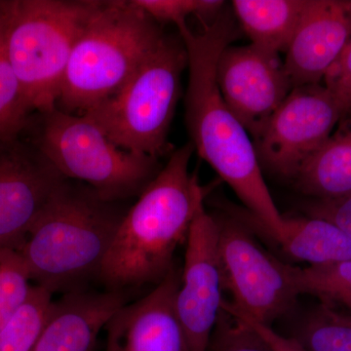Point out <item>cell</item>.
Segmentation results:
<instances>
[{
	"instance_id": "ffe728a7",
	"label": "cell",
	"mask_w": 351,
	"mask_h": 351,
	"mask_svg": "<svg viewBox=\"0 0 351 351\" xmlns=\"http://www.w3.org/2000/svg\"><path fill=\"white\" fill-rule=\"evenodd\" d=\"M288 270L299 295H314L351 311V261L304 267L288 265Z\"/></svg>"
},
{
	"instance_id": "277c9868",
	"label": "cell",
	"mask_w": 351,
	"mask_h": 351,
	"mask_svg": "<svg viewBox=\"0 0 351 351\" xmlns=\"http://www.w3.org/2000/svg\"><path fill=\"white\" fill-rule=\"evenodd\" d=\"M164 34L132 0L99 1L76 39L57 108L82 114L117 93Z\"/></svg>"
},
{
	"instance_id": "7402d4cb",
	"label": "cell",
	"mask_w": 351,
	"mask_h": 351,
	"mask_svg": "<svg viewBox=\"0 0 351 351\" xmlns=\"http://www.w3.org/2000/svg\"><path fill=\"white\" fill-rule=\"evenodd\" d=\"M53 293L34 285L19 311L0 331V351H32L52 302Z\"/></svg>"
},
{
	"instance_id": "4fadbf2b",
	"label": "cell",
	"mask_w": 351,
	"mask_h": 351,
	"mask_svg": "<svg viewBox=\"0 0 351 351\" xmlns=\"http://www.w3.org/2000/svg\"><path fill=\"white\" fill-rule=\"evenodd\" d=\"M181 276L173 267L152 292L122 306L106 327V351H191L176 311Z\"/></svg>"
},
{
	"instance_id": "7c38bea8",
	"label": "cell",
	"mask_w": 351,
	"mask_h": 351,
	"mask_svg": "<svg viewBox=\"0 0 351 351\" xmlns=\"http://www.w3.org/2000/svg\"><path fill=\"white\" fill-rule=\"evenodd\" d=\"M217 82L226 105L253 141L293 89L279 54L251 43L230 44L221 51Z\"/></svg>"
},
{
	"instance_id": "2e32d148",
	"label": "cell",
	"mask_w": 351,
	"mask_h": 351,
	"mask_svg": "<svg viewBox=\"0 0 351 351\" xmlns=\"http://www.w3.org/2000/svg\"><path fill=\"white\" fill-rule=\"evenodd\" d=\"M295 188L313 200H331L351 193V117L302 164Z\"/></svg>"
},
{
	"instance_id": "cb8c5ba5",
	"label": "cell",
	"mask_w": 351,
	"mask_h": 351,
	"mask_svg": "<svg viewBox=\"0 0 351 351\" xmlns=\"http://www.w3.org/2000/svg\"><path fill=\"white\" fill-rule=\"evenodd\" d=\"M157 23H173L178 29L188 27L191 16L211 21L223 10V1L218 0H132Z\"/></svg>"
},
{
	"instance_id": "9c48e42d",
	"label": "cell",
	"mask_w": 351,
	"mask_h": 351,
	"mask_svg": "<svg viewBox=\"0 0 351 351\" xmlns=\"http://www.w3.org/2000/svg\"><path fill=\"white\" fill-rule=\"evenodd\" d=\"M345 115L343 105L324 85L294 88L253 141L261 166L293 181Z\"/></svg>"
},
{
	"instance_id": "5bb4252c",
	"label": "cell",
	"mask_w": 351,
	"mask_h": 351,
	"mask_svg": "<svg viewBox=\"0 0 351 351\" xmlns=\"http://www.w3.org/2000/svg\"><path fill=\"white\" fill-rule=\"evenodd\" d=\"M350 40L351 0H309L283 61L293 89L321 84Z\"/></svg>"
},
{
	"instance_id": "8fae6325",
	"label": "cell",
	"mask_w": 351,
	"mask_h": 351,
	"mask_svg": "<svg viewBox=\"0 0 351 351\" xmlns=\"http://www.w3.org/2000/svg\"><path fill=\"white\" fill-rule=\"evenodd\" d=\"M217 219L201 208L186 242L176 311L189 350L208 351L223 306Z\"/></svg>"
},
{
	"instance_id": "5b68a950",
	"label": "cell",
	"mask_w": 351,
	"mask_h": 351,
	"mask_svg": "<svg viewBox=\"0 0 351 351\" xmlns=\"http://www.w3.org/2000/svg\"><path fill=\"white\" fill-rule=\"evenodd\" d=\"M96 0H5V47L34 113L57 107L76 39Z\"/></svg>"
},
{
	"instance_id": "4316f807",
	"label": "cell",
	"mask_w": 351,
	"mask_h": 351,
	"mask_svg": "<svg viewBox=\"0 0 351 351\" xmlns=\"http://www.w3.org/2000/svg\"><path fill=\"white\" fill-rule=\"evenodd\" d=\"M323 82L343 105L346 114L351 107V40L327 71Z\"/></svg>"
},
{
	"instance_id": "83f0119b",
	"label": "cell",
	"mask_w": 351,
	"mask_h": 351,
	"mask_svg": "<svg viewBox=\"0 0 351 351\" xmlns=\"http://www.w3.org/2000/svg\"><path fill=\"white\" fill-rule=\"evenodd\" d=\"M245 322L251 325L262 336V338L269 343L274 351H306L295 339L278 334L270 326L248 322V321H245Z\"/></svg>"
},
{
	"instance_id": "603a6c76",
	"label": "cell",
	"mask_w": 351,
	"mask_h": 351,
	"mask_svg": "<svg viewBox=\"0 0 351 351\" xmlns=\"http://www.w3.org/2000/svg\"><path fill=\"white\" fill-rule=\"evenodd\" d=\"M34 285L18 251L0 249V331L27 301Z\"/></svg>"
},
{
	"instance_id": "6da1fadb",
	"label": "cell",
	"mask_w": 351,
	"mask_h": 351,
	"mask_svg": "<svg viewBox=\"0 0 351 351\" xmlns=\"http://www.w3.org/2000/svg\"><path fill=\"white\" fill-rule=\"evenodd\" d=\"M179 34L188 54L186 121L191 144L250 211L251 223L274 241L282 230L283 216L263 179L250 135L226 105L217 82L219 55L237 36L234 21L221 10L204 23L202 31L193 32L188 25Z\"/></svg>"
},
{
	"instance_id": "3957f363",
	"label": "cell",
	"mask_w": 351,
	"mask_h": 351,
	"mask_svg": "<svg viewBox=\"0 0 351 351\" xmlns=\"http://www.w3.org/2000/svg\"><path fill=\"white\" fill-rule=\"evenodd\" d=\"M125 213L119 202L66 180L17 250L32 283L54 294L99 277Z\"/></svg>"
},
{
	"instance_id": "e0dca14e",
	"label": "cell",
	"mask_w": 351,
	"mask_h": 351,
	"mask_svg": "<svg viewBox=\"0 0 351 351\" xmlns=\"http://www.w3.org/2000/svg\"><path fill=\"white\" fill-rule=\"evenodd\" d=\"M309 0H234L233 14L251 44L269 52H286Z\"/></svg>"
},
{
	"instance_id": "9a60e30c",
	"label": "cell",
	"mask_w": 351,
	"mask_h": 351,
	"mask_svg": "<svg viewBox=\"0 0 351 351\" xmlns=\"http://www.w3.org/2000/svg\"><path fill=\"white\" fill-rule=\"evenodd\" d=\"M127 304L124 291H71L52 301L32 351H91L99 332Z\"/></svg>"
},
{
	"instance_id": "ac0fdd59",
	"label": "cell",
	"mask_w": 351,
	"mask_h": 351,
	"mask_svg": "<svg viewBox=\"0 0 351 351\" xmlns=\"http://www.w3.org/2000/svg\"><path fill=\"white\" fill-rule=\"evenodd\" d=\"M276 242L289 257L308 265L351 261V239L330 221L313 217L288 218Z\"/></svg>"
},
{
	"instance_id": "44dd1931",
	"label": "cell",
	"mask_w": 351,
	"mask_h": 351,
	"mask_svg": "<svg viewBox=\"0 0 351 351\" xmlns=\"http://www.w3.org/2000/svg\"><path fill=\"white\" fill-rule=\"evenodd\" d=\"M291 338L306 351H351V313L322 302L304 320L297 336Z\"/></svg>"
},
{
	"instance_id": "d6986e66",
	"label": "cell",
	"mask_w": 351,
	"mask_h": 351,
	"mask_svg": "<svg viewBox=\"0 0 351 351\" xmlns=\"http://www.w3.org/2000/svg\"><path fill=\"white\" fill-rule=\"evenodd\" d=\"M5 47V1H0V142L22 137L32 119Z\"/></svg>"
},
{
	"instance_id": "30bf717a",
	"label": "cell",
	"mask_w": 351,
	"mask_h": 351,
	"mask_svg": "<svg viewBox=\"0 0 351 351\" xmlns=\"http://www.w3.org/2000/svg\"><path fill=\"white\" fill-rule=\"evenodd\" d=\"M66 181L32 140L0 142V249H19Z\"/></svg>"
},
{
	"instance_id": "d4e9b609",
	"label": "cell",
	"mask_w": 351,
	"mask_h": 351,
	"mask_svg": "<svg viewBox=\"0 0 351 351\" xmlns=\"http://www.w3.org/2000/svg\"><path fill=\"white\" fill-rule=\"evenodd\" d=\"M208 351H274L251 325L221 306Z\"/></svg>"
},
{
	"instance_id": "f1b7e54d",
	"label": "cell",
	"mask_w": 351,
	"mask_h": 351,
	"mask_svg": "<svg viewBox=\"0 0 351 351\" xmlns=\"http://www.w3.org/2000/svg\"><path fill=\"white\" fill-rule=\"evenodd\" d=\"M350 117H351V107H350V110H348V113H346L345 119H350Z\"/></svg>"
},
{
	"instance_id": "ba28073f",
	"label": "cell",
	"mask_w": 351,
	"mask_h": 351,
	"mask_svg": "<svg viewBox=\"0 0 351 351\" xmlns=\"http://www.w3.org/2000/svg\"><path fill=\"white\" fill-rule=\"evenodd\" d=\"M217 221L221 282L232 298L223 307L240 319L270 326L293 308L299 295L288 265L262 248L242 219Z\"/></svg>"
},
{
	"instance_id": "8992f818",
	"label": "cell",
	"mask_w": 351,
	"mask_h": 351,
	"mask_svg": "<svg viewBox=\"0 0 351 351\" xmlns=\"http://www.w3.org/2000/svg\"><path fill=\"white\" fill-rule=\"evenodd\" d=\"M188 54L181 36H166L119 91L82 113L126 151L158 159L168 147Z\"/></svg>"
},
{
	"instance_id": "7a4b0ae2",
	"label": "cell",
	"mask_w": 351,
	"mask_h": 351,
	"mask_svg": "<svg viewBox=\"0 0 351 351\" xmlns=\"http://www.w3.org/2000/svg\"><path fill=\"white\" fill-rule=\"evenodd\" d=\"M195 151L189 142L173 152L126 211L99 274L110 290L158 284L174 267L175 252L204 206V191L189 171Z\"/></svg>"
},
{
	"instance_id": "52a82bcc",
	"label": "cell",
	"mask_w": 351,
	"mask_h": 351,
	"mask_svg": "<svg viewBox=\"0 0 351 351\" xmlns=\"http://www.w3.org/2000/svg\"><path fill=\"white\" fill-rule=\"evenodd\" d=\"M38 119L32 142L63 177L103 199L138 196L159 172L158 159L121 149L85 115L56 107Z\"/></svg>"
},
{
	"instance_id": "484cf974",
	"label": "cell",
	"mask_w": 351,
	"mask_h": 351,
	"mask_svg": "<svg viewBox=\"0 0 351 351\" xmlns=\"http://www.w3.org/2000/svg\"><path fill=\"white\" fill-rule=\"evenodd\" d=\"M304 210L308 217L325 219L338 226L351 239V193L337 199H311Z\"/></svg>"
}]
</instances>
